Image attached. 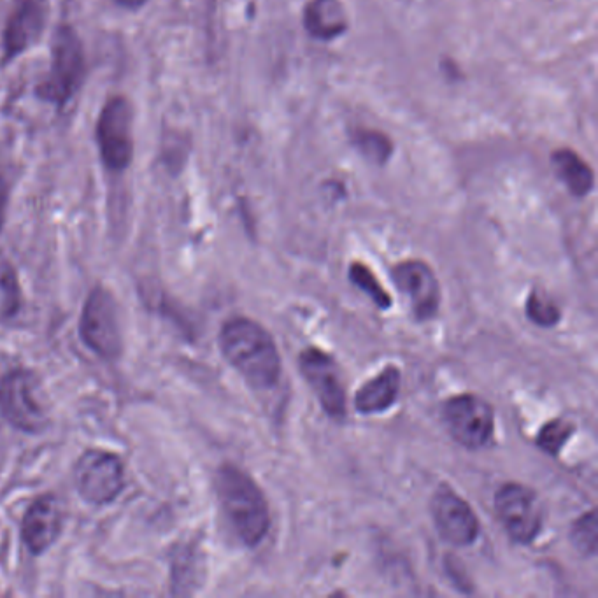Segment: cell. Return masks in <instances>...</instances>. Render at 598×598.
Wrapping results in <instances>:
<instances>
[{"label": "cell", "mask_w": 598, "mask_h": 598, "mask_svg": "<svg viewBox=\"0 0 598 598\" xmlns=\"http://www.w3.org/2000/svg\"><path fill=\"white\" fill-rule=\"evenodd\" d=\"M353 144L358 153L369 160L371 164L383 165L392 155V141L378 130H356L353 134Z\"/></svg>", "instance_id": "obj_18"}, {"label": "cell", "mask_w": 598, "mask_h": 598, "mask_svg": "<svg viewBox=\"0 0 598 598\" xmlns=\"http://www.w3.org/2000/svg\"><path fill=\"white\" fill-rule=\"evenodd\" d=\"M304 22L309 34L318 39H334L348 27L341 0H311Z\"/></svg>", "instance_id": "obj_16"}, {"label": "cell", "mask_w": 598, "mask_h": 598, "mask_svg": "<svg viewBox=\"0 0 598 598\" xmlns=\"http://www.w3.org/2000/svg\"><path fill=\"white\" fill-rule=\"evenodd\" d=\"M349 278H351V281H353L360 290H364V292L374 300L376 306L381 307V309H388V307L392 306L390 295L385 292L383 286L379 285L378 279H376V276L369 271V267H365L364 264L351 265V269H349Z\"/></svg>", "instance_id": "obj_20"}, {"label": "cell", "mask_w": 598, "mask_h": 598, "mask_svg": "<svg viewBox=\"0 0 598 598\" xmlns=\"http://www.w3.org/2000/svg\"><path fill=\"white\" fill-rule=\"evenodd\" d=\"M46 0H18L4 32V57L11 60L34 46L46 25Z\"/></svg>", "instance_id": "obj_13"}, {"label": "cell", "mask_w": 598, "mask_h": 598, "mask_svg": "<svg viewBox=\"0 0 598 598\" xmlns=\"http://www.w3.org/2000/svg\"><path fill=\"white\" fill-rule=\"evenodd\" d=\"M435 527L442 539L453 546H469L476 541L479 523L472 507L449 488H441L432 502Z\"/></svg>", "instance_id": "obj_12"}, {"label": "cell", "mask_w": 598, "mask_h": 598, "mask_svg": "<svg viewBox=\"0 0 598 598\" xmlns=\"http://www.w3.org/2000/svg\"><path fill=\"white\" fill-rule=\"evenodd\" d=\"M400 392V372L395 367H386L376 378L367 381L356 393L355 406L360 413H383L393 406Z\"/></svg>", "instance_id": "obj_15"}, {"label": "cell", "mask_w": 598, "mask_h": 598, "mask_svg": "<svg viewBox=\"0 0 598 598\" xmlns=\"http://www.w3.org/2000/svg\"><path fill=\"white\" fill-rule=\"evenodd\" d=\"M527 314L530 320L541 327H553L560 318V311L555 302L539 292H534L528 297Z\"/></svg>", "instance_id": "obj_23"}, {"label": "cell", "mask_w": 598, "mask_h": 598, "mask_svg": "<svg viewBox=\"0 0 598 598\" xmlns=\"http://www.w3.org/2000/svg\"><path fill=\"white\" fill-rule=\"evenodd\" d=\"M85 79V51L78 34L71 27H60L51 41L48 76L39 85V95L62 106L78 92Z\"/></svg>", "instance_id": "obj_3"}, {"label": "cell", "mask_w": 598, "mask_h": 598, "mask_svg": "<svg viewBox=\"0 0 598 598\" xmlns=\"http://www.w3.org/2000/svg\"><path fill=\"white\" fill-rule=\"evenodd\" d=\"M62 528V511L55 497L37 499L23 518L22 537L25 546L41 555L57 541Z\"/></svg>", "instance_id": "obj_14"}, {"label": "cell", "mask_w": 598, "mask_h": 598, "mask_svg": "<svg viewBox=\"0 0 598 598\" xmlns=\"http://www.w3.org/2000/svg\"><path fill=\"white\" fill-rule=\"evenodd\" d=\"M100 155L111 171H123L134 157V111L127 99L109 100L97 125Z\"/></svg>", "instance_id": "obj_6"}, {"label": "cell", "mask_w": 598, "mask_h": 598, "mask_svg": "<svg viewBox=\"0 0 598 598\" xmlns=\"http://www.w3.org/2000/svg\"><path fill=\"white\" fill-rule=\"evenodd\" d=\"M598 525L597 514L586 513L583 518L576 521V525L572 528V541L583 555L593 556L597 553L598 544Z\"/></svg>", "instance_id": "obj_22"}, {"label": "cell", "mask_w": 598, "mask_h": 598, "mask_svg": "<svg viewBox=\"0 0 598 598\" xmlns=\"http://www.w3.org/2000/svg\"><path fill=\"white\" fill-rule=\"evenodd\" d=\"M495 509L514 541L528 544L541 532V502L527 486L514 483L502 486L495 495Z\"/></svg>", "instance_id": "obj_9"}, {"label": "cell", "mask_w": 598, "mask_h": 598, "mask_svg": "<svg viewBox=\"0 0 598 598\" xmlns=\"http://www.w3.org/2000/svg\"><path fill=\"white\" fill-rule=\"evenodd\" d=\"M81 339L88 348L107 360L122 355L123 334L118 306L106 288H95L86 299L81 323Z\"/></svg>", "instance_id": "obj_5"}, {"label": "cell", "mask_w": 598, "mask_h": 598, "mask_svg": "<svg viewBox=\"0 0 598 598\" xmlns=\"http://www.w3.org/2000/svg\"><path fill=\"white\" fill-rule=\"evenodd\" d=\"M300 371L320 399L321 407L332 418H344L346 392L334 358L325 355L320 349H306L300 355Z\"/></svg>", "instance_id": "obj_10"}, {"label": "cell", "mask_w": 598, "mask_h": 598, "mask_svg": "<svg viewBox=\"0 0 598 598\" xmlns=\"http://www.w3.org/2000/svg\"><path fill=\"white\" fill-rule=\"evenodd\" d=\"M9 188L6 179L0 176V230L4 227L6 220V209H8Z\"/></svg>", "instance_id": "obj_24"}, {"label": "cell", "mask_w": 598, "mask_h": 598, "mask_svg": "<svg viewBox=\"0 0 598 598\" xmlns=\"http://www.w3.org/2000/svg\"><path fill=\"white\" fill-rule=\"evenodd\" d=\"M444 421L458 444L477 449L492 439L495 414L488 402L476 395H458L446 402Z\"/></svg>", "instance_id": "obj_8"}, {"label": "cell", "mask_w": 598, "mask_h": 598, "mask_svg": "<svg viewBox=\"0 0 598 598\" xmlns=\"http://www.w3.org/2000/svg\"><path fill=\"white\" fill-rule=\"evenodd\" d=\"M216 492L237 537L246 546H257L271 525L269 506L257 483L234 465H223L216 474Z\"/></svg>", "instance_id": "obj_2"}, {"label": "cell", "mask_w": 598, "mask_h": 598, "mask_svg": "<svg viewBox=\"0 0 598 598\" xmlns=\"http://www.w3.org/2000/svg\"><path fill=\"white\" fill-rule=\"evenodd\" d=\"M220 346L228 364L251 386L272 388L281 374L276 342L257 321L235 318L221 328Z\"/></svg>", "instance_id": "obj_1"}, {"label": "cell", "mask_w": 598, "mask_h": 598, "mask_svg": "<svg viewBox=\"0 0 598 598\" xmlns=\"http://www.w3.org/2000/svg\"><path fill=\"white\" fill-rule=\"evenodd\" d=\"M20 309V288L16 279L15 269L0 260V318L6 320L15 316Z\"/></svg>", "instance_id": "obj_19"}, {"label": "cell", "mask_w": 598, "mask_h": 598, "mask_svg": "<svg viewBox=\"0 0 598 598\" xmlns=\"http://www.w3.org/2000/svg\"><path fill=\"white\" fill-rule=\"evenodd\" d=\"M120 6L127 9H137L144 6L148 0H116Z\"/></svg>", "instance_id": "obj_25"}, {"label": "cell", "mask_w": 598, "mask_h": 598, "mask_svg": "<svg viewBox=\"0 0 598 598\" xmlns=\"http://www.w3.org/2000/svg\"><path fill=\"white\" fill-rule=\"evenodd\" d=\"M79 495L95 506L113 502L125 485L123 463L118 456L100 449H90L79 458L74 470Z\"/></svg>", "instance_id": "obj_7"}, {"label": "cell", "mask_w": 598, "mask_h": 598, "mask_svg": "<svg viewBox=\"0 0 598 598\" xmlns=\"http://www.w3.org/2000/svg\"><path fill=\"white\" fill-rule=\"evenodd\" d=\"M0 413L23 432H43L50 425V413L34 374L9 372L0 379Z\"/></svg>", "instance_id": "obj_4"}, {"label": "cell", "mask_w": 598, "mask_h": 598, "mask_svg": "<svg viewBox=\"0 0 598 598\" xmlns=\"http://www.w3.org/2000/svg\"><path fill=\"white\" fill-rule=\"evenodd\" d=\"M574 434V425L567 420H553L542 427L537 444L549 455H558Z\"/></svg>", "instance_id": "obj_21"}, {"label": "cell", "mask_w": 598, "mask_h": 598, "mask_svg": "<svg viewBox=\"0 0 598 598\" xmlns=\"http://www.w3.org/2000/svg\"><path fill=\"white\" fill-rule=\"evenodd\" d=\"M551 162L555 165L558 178L562 179L569 192L576 197H584L593 190V172L590 165L583 158L570 150H560L553 153Z\"/></svg>", "instance_id": "obj_17"}, {"label": "cell", "mask_w": 598, "mask_h": 598, "mask_svg": "<svg viewBox=\"0 0 598 598\" xmlns=\"http://www.w3.org/2000/svg\"><path fill=\"white\" fill-rule=\"evenodd\" d=\"M393 281L406 295L418 320L434 318L441 304V290L432 269L420 260L402 262L393 269Z\"/></svg>", "instance_id": "obj_11"}]
</instances>
